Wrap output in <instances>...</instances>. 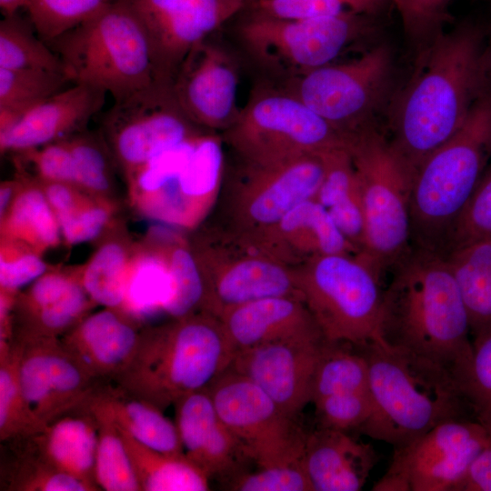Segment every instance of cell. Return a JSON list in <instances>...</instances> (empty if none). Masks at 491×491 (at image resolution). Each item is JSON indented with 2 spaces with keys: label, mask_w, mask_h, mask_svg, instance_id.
I'll list each match as a JSON object with an SVG mask.
<instances>
[{
  "label": "cell",
  "mask_w": 491,
  "mask_h": 491,
  "mask_svg": "<svg viewBox=\"0 0 491 491\" xmlns=\"http://www.w3.org/2000/svg\"><path fill=\"white\" fill-rule=\"evenodd\" d=\"M389 272L376 339L394 351L446 370L459 386L470 365L473 342L446 256L412 245Z\"/></svg>",
  "instance_id": "cell-1"
},
{
  "label": "cell",
  "mask_w": 491,
  "mask_h": 491,
  "mask_svg": "<svg viewBox=\"0 0 491 491\" xmlns=\"http://www.w3.org/2000/svg\"><path fill=\"white\" fill-rule=\"evenodd\" d=\"M484 33L467 25L439 34L396 101L392 146L414 175L464 123L491 78Z\"/></svg>",
  "instance_id": "cell-2"
},
{
  "label": "cell",
  "mask_w": 491,
  "mask_h": 491,
  "mask_svg": "<svg viewBox=\"0 0 491 491\" xmlns=\"http://www.w3.org/2000/svg\"><path fill=\"white\" fill-rule=\"evenodd\" d=\"M359 347L368 365L372 401L362 434L398 448L443 422L475 419L457 381L446 370L394 351L376 338Z\"/></svg>",
  "instance_id": "cell-3"
},
{
  "label": "cell",
  "mask_w": 491,
  "mask_h": 491,
  "mask_svg": "<svg viewBox=\"0 0 491 491\" xmlns=\"http://www.w3.org/2000/svg\"><path fill=\"white\" fill-rule=\"evenodd\" d=\"M235 354L217 316L193 314L140 332L131 361L112 381L164 411L208 387Z\"/></svg>",
  "instance_id": "cell-4"
},
{
  "label": "cell",
  "mask_w": 491,
  "mask_h": 491,
  "mask_svg": "<svg viewBox=\"0 0 491 491\" xmlns=\"http://www.w3.org/2000/svg\"><path fill=\"white\" fill-rule=\"evenodd\" d=\"M491 160V78L464 123L416 170L411 187L413 246L442 253L446 236Z\"/></svg>",
  "instance_id": "cell-5"
},
{
  "label": "cell",
  "mask_w": 491,
  "mask_h": 491,
  "mask_svg": "<svg viewBox=\"0 0 491 491\" xmlns=\"http://www.w3.org/2000/svg\"><path fill=\"white\" fill-rule=\"evenodd\" d=\"M47 44L74 84L100 88L115 101L157 78L145 28L127 0H114Z\"/></svg>",
  "instance_id": "cell-6"
},
{
  "label": "cell",
  "mask_w": 491,
  "mask_h": 491,
  "mask_svg": "<svg viewBox=\"0 0 491 491\" xmlns=\"http://www.w3.org/2000/svg\"><path fill=\"white\" fill-rule=\"evenodd\" d=\"M365 218L361 255L383 276L411 247L413 175L388 138L369 125L350 135Z\"/></svg>",
  "instance_id": "cell-7"
},
{
  "label": "cell",
  "mask_w": 491,
  "mask_h": 491,
  "mask_svg": "<svg viewBox=\"0 0 491 491\" xmlns=\"http://www.w3.org/2000/svg\"><path fill=\"white\" fill-rule=\"evenodd\" d=\"M294 268L301 298L330 342L364 346L377 337L383 276L361 255H329Z\"/></svg>",
  "instance_id": "cell-8"
},
{
  "label": "cell",
  "mask_w": 491,
  "mask_h": 491,
  "mask_svg": "<svg viewBox=\"0 0 491 491\" xmlns=\"http://www.w3.org/2000/svg\"><path fill=\"white\" fill-rule=\"evenodd\" d=\"M347 135L277 85L258 87L223 139L238 160L269 164L347 147Z\"/></svg>",
  "instance_id": "cell-9"
},
{
  "label": "cell",
  "mask_w": 491,
  "mask_h": 491,
  "mask_svg": "<svg viewBox=\"0 0 491 491\" xmlns=\"http://www.w3.org/2000/svg\"><path fill=\"white\" fill-rule=\"evenodd\" d=\"M325 152L269 164L239 160L231 174L225 173L220 229L248 237L277 223L298 204L314 199L325 175Z\"/></svg>",
  "instance_id": "cell-10"
},
{
  "label": "cell",
  "mask_w": 491,
  "mask_h": 491,
  "mask_svg": "<svg viewBox=\"0 0 491 491\" xmlns=\"http://www.w3.org/2000/svg\"><path fill=\"white\" fill-rule=\"evenodd\" d=\"M368 26L367 14L278 18L251 13L237 36L249 56L279 81L332 64Z\"/></svg>",
  "instance_id": "cell-11"
},
{
  "label": "cell",
  "mask_w": 491,
  "mask_h": 491,
  "mask_svg": "<svg viewBox=\"0 0 491 491\" xmlns=\"http://www.w3.org/2000/svg\"><path fill=\"white\" fill-rule=\"evenodd\" d=\"M392 55L377 45L352 60L329 64L275 84L350 135L369 125L389 84Z\"/></svg>",
  "instance_id": "cell-12"
},
{
  "label": "cell",
  "mask_w": 491,
  "mask_h": 491,
  "mask_svg": "<svg viewBox=\"0 0 491 491\" xmlns=\"http://www.w3.org/2000/svg\"><path fill=\"white\" fill-rule=\"evenodd\" d=\"M207 388L247 459L258 466L302 460L307 433L255 383L228 368Z\"/></svg>",
  "instance_id": "cell-13"
},
{
  "label": "cell",
  "mask_w": 491,
  "mask_h": 491,
  "mask_svg": "<svg viewBox=\"0 0 491 491\" xmlns=\"http://www.w3.org/2000/svg\"><path fill=\"white\" fill-rule=\"evenodd\" d=\"M195 258L205 284V312L217 317L262 298L302 300L293 267L220 228L205 243L199 259Z\"/></svg>",
  "instance_id": "cell-14"
},
{
  "label": "cell",
  "mask_w": 491,
  "mask_h": 491,
  "mask_svg": "<svg viewBox=\"0 0 491 491\" xmlns=\"http://www.w3.org/2000/svg\"><path fill=\"white\" fill-rule=\"evenodd\" d=\"M491 435L472 418L443 422L409 444L394 448L386 474L374 491H457Z\"/></svg>",
  "instance_id": "cell-15"
},
{
  "label": "cell",
  "mask_w": 491,
  "mask_h": 491,
  "mask_svg": "<svg viewBox=\"0 0 491 491\" xmlns=\"http://www.w3.org/2000/svg\"><path fill=\"white\" fill-rule=\"evenodd\" d=\"M104 124L118 158L132 170L198 135L175 98L172 81L161 78L115 101Z\"/></svg>",
  "instance_id": "cell-16"
},
{
  "label": "cell",
  "mask_w": 491,
  "mask_h": 491,
  "mask_svg": "<svg viewBox=\"0 0 491 491\" xmlns=\"http://www.w3.org/2000/svg\"><path fill=\"white\" fill-rule=\"evenodd\" d=\"M145 28L157 78L172 81L200 42L250 0H127Z\"/></svg>",
  "instance_id": "cell-17"
},
{
  "label": "cell",
  "mask_w": 491,
  "mask_h": 491,
  "mask_svg": "<svg viewBox=\"0 0 491 491\" xmlns=\"http://www.w3.org/2000/svg\"><path fill=\"white\" fill-rule=\"evenodd\" d=\"M15 346L19 350L21 391L33 430L84 401L98 382L69 355L59 339Z\"/></svg>",
  "instance_id": "cell-18"
},
{
  "label": "cell",
  "mask_w": 491,
  "mask_h": 491,
  "mask_svg": "<svg viewBox=\"0 0 491 491\" xmlns=\"http://www.w3.org/2000/svg\"><path fill=\"white\" fill-rule=\"evenodd\" d=\"M322 335L276 340L237 351L229 369L246 376L296 417L311 402Z\"/></svg>",
  "instance_id": "cell-19"
},
{
  "label": "cell",
  "mask_w": 491,
  "mask_h": 491,
  "mask_svg": "<svg viewBox=\"0 0 491 491\" xmlns=\"http://www.w3.org/2000/svg\"><path fill=\"white\" fill-rule=\"evenodd\" d=\"M239 84L234 58L208 38L195 45L173 80L175 98L197 126L225 132L235 120Z\"/></svg>",
  "instance_id": "cell-20"
},
{
  "label": "cell",
  "mask_w": 491,
  "mask_h": 491,
  "mask_svg": "<svg viewBox=\"0 0 491 491\" xmlns=\"http://www.w3.org/2000/svg\"><path fill=\"white\" fill-rule=\"evenodd\" d=\"M239 238L290 267L324 256L359 254L315 199L298 204L260 233Z\"/></svg>",
  "instance_id": "cell-21"
},
{
  "label": "cell",
  "mask_w": 491,
  "mask_h": 491,
  "mask_svg": "<svg viewBox=\"0 0 491 491\" xmlns=\"http://www.w3.org/2000/svg\"><path fill=\"white\" fill-rule=\"evenodd\" d=\"M175 424L187 460L209 479H232L247 459L219 416L208 388L192 392L174 404Z\"/></svg>",
  "instance_id": "cell-22"
},
{
  "label": "cell",
  "mask_w": 491,
  "mask_h": 491,
  "mask_svg": "<svg viewBox=\"0 0 491 491\" xmlns=\"http://www.w3.org/2000/svg\"><path fill=\"white\" fill-rule=\"evenodd\" d=\"M98 422L85 399L15 440L54 468L96 486ZM7 440V439H6Z\"/></svg>",
  "instance_id": "cell-23"
},
{
  "label": "cell",
  "mask_w": 491,
  "mask_h": 491,
  "mask_svg": "<svg viewBox=\"0 0 491 491\" xmlns=\"http://www.w3.org/2000/svg\"><path fill=\"white\" fill-rule=\"evenodd\" d=\"M140 333L107 308L89 315L59 337L63 347L95 380H113L129 364Z\"/></svg>",
  "instance_id": "cell-24"
},
{
  "label": "cell",
  "mask_w": 491,
  "mask_h": 491,
  "mask_svg": "<svg viewBox=\"0 0 491 491\" xmlns=\"http://www.w3.org/2000/svg\"><path fill=\"white\" fill-rule=\"evenodd\" d=\"M105 94L85 84L63 89L0 132L2 151L34 149L76 129L102 108Z\"/></svg>",
  "instance_id": "cell-25"
},
{
  "label": "cell",
  "mask_w": 491,
  "mask_h": 491,
  "mask_svg": "<svg viewBox=\"0 0 491 491\" xmlns=\"http://www.w3.org/2000/svg\"><path fill=\"white\" fill-rule=\"evenodd\" d=\"M377 460L371 445L324 427L307 434L302 456L313 491H358Z\"/></svg>",
  "instance_id": "cell-26"
},
{
  "label": "cell",
  "mask_w": 491,
  "mask_h": 491,
  "mask_svg": "<svg viewBox=\"0 0 491 491\" xmlns=\"http://www.w3.org/2000/svg\"><path fill=\"white\" fill-rule=\"evenodd\" d=\"M218 318L235 353L276 340L322 335L305 303L292 296L248 302L225 310Z\"/></svg>",
  "instance_id": "cell-27"
},
{
  "label": "cell",
  "mask_w": 491,
  "mask_h": 491,
  "mask_svg": "<svg viewBox=\"0 0 491 491\" xmlns=\"http://www.w3.org/2000/svg\"><path fill=\"white\" fill-rule=\"evenodd\" d=\"M85 401L95 415L138 442L163 454L185 456L175 422L165 417L163 410L115 382L98 381Z\"/></svg>",
  "instance_id": "cell-28"
},
{
  "label": "cell",
  "mask_w": 491,
  "mask_h": 491,
  "mask_svg": "<svg viewBox=\"0 0 491 491\" xmlns=\"http://www.w3.org/2000/svg\"><path fill=\"white\" fill-rule=\"evenodd\" d=\"M324 156L325 175L314 199L360 254L365 244V218L351 155L347 147H339L326 151Z\"/></svg>",
  "instance_id": "cell-29"
},
{
  "label": "cell",
  "mask_w": 491,
  "mask_h": 491,
  "mask_svg": "<svg viewBox=\"0 0 491 491\" xmlns=\"http://www.w3.org/2000/svg\"><path fill=\"white\" fill-rule=\"evenodd\" d=\"M462 296L473 343L491 333V238L446 255Z\"/></svg>",
  "instance_id": "cell-30"
},
{
  "label": "cell",
  "mask_w": 491,
  "mask_h": 491,
  "mask_svg": "<svg viewBox=\"0 0 491 491\" xmlns=\"http://www.w3.org/2000/svg\"><path fill=\"white\" fill-rule=\"evenodd\" d=\"M142 491H206L209 478L185 456L163 454L119 428Z\"/></svg>",
  "instance_id": "cell-31"
},
{
  "label": "cell",
  "mask_w": 491,
  "mask_h": 491,
  "mask_svg": "<svg viewBox=\"0 0 491 491\" xmlns=\"http://www.w3.org/2000/svg\"><path fill=\"white\" fill-rule=\"evenodd\" d=\"M1 491H97L96 486L63 473L15 440L1 441Z\"/></svg>",
  "instance_id": "cell-32"
},
{
  "label": "cell",
  "mask_w": 491,
  "mask_h": 491,
  "mask_svg": "<svg viewBox=\"0 0 491 491\" xmlns=\"http://www.w3.org/2000/svg\"><path fill=\"white\" fill-rule=\"evenodd\" d=\"M72 82L63 72L0 68V132Z\"/></svg>",
  "instance_id": "cell-33"
},
{
  "label": "cell",
  "mask_w": 491,
  "mask_h": 491,
  "mask_svg": "<svg viewBox=\"0 0 491 491\" xmlns=\"http://www.w3.org/2000/svg\"><path fill=\"white\" fill-rule=\"evenodd\" d=\"M368 390V365L361 348L326 340L313 376L311 402L334 394Z\"/></svg>",
  "instance_id": "cell-34"
},
{
  "label": "cell",
  "mask_w": 491,
  "mask_h": 491,
  "mask_svg": "<svg viewBox=\"0 0 491 491\" xmlns=\"http://www.w3.org/2000/svg\"><path fill=\"white\" fill-rule=\"evenodd\" d=\"M223 142L215 134L197 135L178 180V194L185 200L205 201L211 205L219 195L225 173Z\"/></svg>",
  "instance_id": "cell-35"
},
{
  "label": "cell",
  "mask_w": 491,
  "mask_h": 491,
  "mask_svg": "<svg viewBox=\"0 0 491 491\" xmlns=\"http://www.w3.org/2000/svg\"><path fill=\"white\" fill-rule=\"evenodd\" d=\"M33 27L16 14L0 22V68L46 69L66 74L61 58L35 35Z\"/></svg>",
  "instance_id": "cell-36"
},
{
  "label": "cell",
  "mask_w": 491,
  "mask_h": 491,
  "mask_svg": "<svg viewBox=\"0 0 491 491\" xmlns=\"http://www.w3.org/2000/svg\"><path fill=\"white\" fill-rule=\"evenodd\" d=\"M95 416L98 422L96 486L105 491H142L119 428L108 419Z\"/></svg>",
  "instance_id": "cell-37"
},
{
  "label": "cell",
  "mask_w": 491,
  "mask_h": 491,
  "mask_svg": "<svg viewBox=\"0 0 491 491\" xmlns=\"http://www.w3.org/2000/svg\"><path fill=\"white\" fill-rule=\"evenodd\" d=\"M172 295L169 265L155 258L144 259L128 276L122 308L134 320L149 318L165 308Z\"/></svg>",
  "instance_id": "cell-38"
},
{
  "label": "cell",
  "mask_w": 491,
  "mask_h": 491,
  "mask_svg": "<svg viewBox=\"0 0 491 491\" xmlns=\"http://www.w3.org/2000/svg\"><path fill=\"white\" fill-rule=\"evenodd\" d=\"M127 280L123 248L116 244H108L92 258L82 286L93 302L115 309L124 303Z\"/></svg>",
  "instance_id": "cell-39"
},
{
  "label": "cell",
  "mask_w": 491,
  "mask_h": 491,
  "mask_svg": "<svg viewBox=\"0 0 491 491\" xmlns=\"http://www.w3.org/2000/svg\"><path fill=\"white\" fill-rule=\"evenodd\" d=\"M114 0H28L26 10L46 43L90 19Z\"/></svg>",
  "instance_id": "cell-40"
},
{
  "label": "cell",
  "mask_w": 491,
  "mask_h": 491,
  "mask_svg": "<svg viewBox=\"0 0 491 491\" xmlns=\"http://www.w3.org/2000/svg\"><path fill=\"white\" fill-rule=\"evenodd\" d=\"M18 346L0 341V442L33 430L18 377Z\"/></svg>",
  "instance_id": "cell-41"
},
{
  "label": "cell",
  "mask_w": 491,
  "mask_h": 491,
  "mask_svg": "<svg viewBox=\"0 0 491 491\" xmlns=\"http://www.w3.org/2000/svg\"><path fill=\"white\" fill-rule=\"evenodd\" d=\"M486 238H491V160L449 231L442 253L446 256L459 247Z\"/></svg>",
  "instance_id": "cell-42"
},
{
  "label": "cell",
  "mask_w": 491,
  "mask_h": 491,
  "mask_svg": "<svg viewBox=\"0 0 491 491\" xmlns=\"http://www.w3.org/2000/svg\"><path fill=\"white\" fill-rule=\"evenodd\" d=\"M168 265L172 295L165 313L175 319L195 314L198 308L205 312V284L195 256L178 247L173 251Z\"/></svg>",
  "instance_id": "cell-43"
},
{
  "label": "cell",
  "mask_w": 491,
  "mask_h": 491,
  "mask_svg": "<svg viewBox=\"0 0 491 491\" xmlns=\"http://www.w3.org/2000/svg\"><path fill=\"white\" fill-rule=\"evenodd\" d=\"M386 0H256L253 14L278 18H321L367 14Z\"/></svg>",
  "instance_id": "cell-44"
},
{
  "label": "cell",
  "mask_w": 491,
  "mask_h": 491,
  "mask_svg": "<svg viewBox=\"0 0 491 491\" xmlns=\"http://www.w3.org/2000/svg\"><path fill=\"white\" fill-rule=\"evenodd\" d=\"M459 386L473 417L491 435V333L473 343L470 365Z\"/></svg>",
  "instance_id": "cell-45"
},
{
  "label": "cell",
  "mask_w": 491,
  "mask_h": 491,
  "mask_svg": "<svg viewBox=\"0 0 491 491\" xmlns=\"http://www.w3.org/2000/svg\"><path fill=\"white\" fill-rule=\"evenodd\" d=\"M198 135L174 145L134 169L136 182L146 193L165 192L175 195L178 180L195 146Z\"/></svg>",
  "instance_id": "cell-46"
},
{
  "label": "cell",
  "mask_w": 491,
  "mask_h": 491,
  "mask_svg": "<svg viewBox=\"0 0 491 491\" xmlns=\"http://www.w3.org/2000/svg\"><path fill=\"white\" fill-rule=\"evenodd\" d=\"M314 405L320 427L346 432L359 430L372 409L369 390L330 395Z\"/></svg>",
  "instance_id": "cell-47"
},
{
  "label": "cell",
  "mask_w": 491,
  "mask_h": 491,
  "mask_svg": "<svg viewBox=\"0 0 491 491\" xmlns=\"http://www.w3.org/2000/svg\"><path fill=\"white\" fill-rule=\"evenodd\" d=\"M228 487L235 491H313L302 460L241 472L229 480Z\"/></svg>",
  "instance_id": "cell-48"
},
{
  "label": "cell",
  "mask_w": 491,
  "mask_h": 491,
  "mask_svg": "<svg viewBox=\"0 0 491 491\" xmlns=\"http://www.w3.org/2000/svg\"><path fill=\"white\" fill-rule=\"evenodd\" d=\"M402 21L404 30L413 41L435 39L446 19L453 0H391Z\"/></svg>",
  "instance_id": "cell-49"
},
{
  "label": "cell",
  "mask_w": 491,
  "mask_h": 491,
  "mask_svg": "<svg viewBox=\"0 0 491 491\" xmlns=\"http://www.w3.org/2000/svg\"><path fill=\"white\" fill-rule=\"evenodd\" d=\"M45 198L36 189L24 192L12 207L10 222L15 227L32 230L44 244L53 245L58 240V226Z\"/></svg>",
  "instance_id": "cell-50"
},
{
  "label": "cell",
  "mask_w": 491,
  "mask_h": 491,
  "mask_svg": "<svg viewBox=\"0 0 491 491\" xmlns=\"http://www.w3.org/2000/svg\"><path fill=\"white\" fill-rule=\"evenodd\" d=\"M69 145L75 162L76 183L94 191L107 189V162L102 150L91 141L84 139Z\"/></svg>",
  "instance_id": "cell-51"
},
{
  "label": "cell",
  "mask_w": 491,
  "mask_h": 491,
  "mask_svg": "<svg viewBox=\"0 0 491 491\" xmlns=\"http://www.w3.org/2000/svg\"><path fill=\"white\" fill-rule=\"evenodd\" d=\"M38 170L51 182L76 183L75 162L69 143L48 145L34 155Z\"/></svg>",
  "instance_id": "cell-52"
},
{
  "label": "cell",
  "mask_w": 491,
  "mask_h": 491,
  "mask_svg": "<svg viewBox=\"0 0 491 491\" xmlns=\"http://www.w3.org/2000/svg\"><path fill=\"white\" fill-rule=\"evenodd\" d=\"M58 220L66 241L78 244L99 234L107 220V213L103 208L95 207L77 215L72 213Z\"/></svg>",
  "instance_id": "cell-53"
},
{
  "label": "cell",
  "mask_w": 491,
  "mask_h": 491,
  "mask_svg": "<svg viewBox=\"0 0 491 491\" xmlns=\"http://www.w3.org/2000/svg\"><path fill=\"white\" fill-rule=\"evenodd\" d=\"M45 269V264L32 255H26L13 261L2 259L0 262L1 287L12 292L38 279Z\"/></svg>",
  "instance_id": "cell-54"
},
{
  "label": "cell",
  "mask_w": 491,
  "mask_h": 491,
  "mask_svg": "<svg viewBox=\"0 0 491 491\" xmlns=\"http://www.w3.org/2000/svg\"><path fill=\"white\" fill-rule=\"evenodd\" d=\"M75 282L60 275H46L33 284L25 297L26 308H35L51 304L62 297Z\"/></svg>",
  "instance_id": "cell-55"
},
{
  "label": "cell",
  "mask_w": 491,
  "mask_h": 491,
  "mask_svg": "<svg viewBox=\"0 0 491 491\" xmlns=\"http://www.w3.org/2000/svg\"><path fill=\"white\" fill-rule=\"evenodd\" d=\"M457 491H491V440L469 465Z\"/></svg>",
  "instance_id": "cell-56"
},
{
  "label": "cell",
  "mask_w": 491,
  "mask_h": 491,
  "mask_svg": "<svg viewBox=\"0 0 491 491\" xmlns=\"http://www.w3.org/2000/svg\"><path fill=\"white\" fill-rule=\"evenodd\" d=\"M45 197L58 219L72 214L73 197L65 183L52 182L46 188Z\"/></svg>",
  "instance_id": "cell-57"
},
{
  "label": "cell",
  "mask_w": 491,
  "mask_h": 491,
  "mask_svg": "<svg viewBox=\"0 0 491 491\" xmlns=\"http://www.w3.org/2000/svg\"><path fill=\"white\" fill-rule=\"evenodd\" d=\"M28 0H0V7L5 16L13 15L20 8H26Z\"/></svg>",
  "instance_id": "cell-58"
},
{
  "label": "cell",
  "mask_w": 491,
  "mask_h": 491,
  "mask_svg": "<svg viewBox=\"0 0 491 491\" xmlns=\"http://www.w3.org/2000/svg\"><path fill=\"white\" fill-rule=\"evenodd\" d=\"M12 195V187L9 185L4 186L1 188L0 192V213L3 215V213L5 211L6 206L10 201Z\"/></svg>",
  "instance_id": "cell-59"
},
{
  "label": "cell",
  "mask_w": 491,
  "mask_h": 491,
  "mask_svg": "<svg viewBox=\"0 0 491 491\" xmlns=\"http://www.w3.org/2000/svg\"><path fill=\"white\" fill-rule=\"evenodd\" d=\"M488 46V45H487ZM488 55H489V59L491 61V48L488 46Z\"/></svg>",
  "instance_id": "cell-60"
},
{
  "label": "cell",
  "mask_w": 491,
  "mask_h": 491,
  "mask_svg": "<svg viewBox=\"0 0 491 491\" xmlns=\"http://www.w3.org/2000/svg\"><path fill=\"white\" fill-rule=\"evenodd\" d=\"M254 1H256V0H250V4L253 3Z\"/></svg>",
  "instance_id": "cell-61"
}]
</instances>
